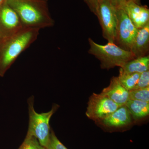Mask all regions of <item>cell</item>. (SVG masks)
Segmentation results:
<instances>
[{
	"mask_svg": "<svg viewBox=\"0 0 149 149\" xmlns=\"http://www.w3.org/2000/svg\"><path fill=\"white\" fill-rule=\"evenodd\" d=\"M6 2L17 14L24 28L40 30L54 25L47 0H6Z\"/></svg>",
	"mask_w": 149,
	"mask_h": 149,
	"instance_id": "1",
	"label": "cell"
},
{
	"mask_svg": "<svg viewBox=\"0 0 149 149\" xmlns=\"http://www.w3.org/2000/svg\"><path fill=\"white\" fill-rule=\"evenodd\" d=\"M40 29L23 28L0 43V76L6 72L23 52L37 40Z\"/></svg>",
	"mask_w": 149,
	"mask_h": 149,
	"instance_id": "2",
	"label": "cell"
},
{
	"mask_svg": "<svg viewBox=\"0 0 149 149\" xmlns=\"http://www.w3.org/2000/svg\"><path fill=\"white\" fill-rule=\"evenodd\" d=\"M90 47L88 53L95 56L100 62L101 68L109 70L116 67H122L135 57L130 51L125 50L114 43L101 45L88 39Z\"/></svg>",
	"mask_w": 149,
	"mask_h": 149,
	"instance_id": "3",
	"label": "cell"
},
{
	"mask_svg": "<svg viewBox=\"0 0 149 149\" xmlns=\"http://www.w3.org/2000/svg\"><path fill=\"white\" fill-rule=\"evenodd\" d=\"M34 96H32L27 100L29 121L27 134L35 137L40 144L45 148L50 136V120L59 106L54 104L49 111L38 113L34 108Z\"/></svg>",
	"mask_w": 149,
	"mask_h": 149,
	"instance_id": "4",
	"label": "cell"
},
{
	"mask_svg": "<svg viewBox=\"0 0 149 149\" xmlns=\"http://www.w3.org/2000/svg\"><path fill=\"white\" fill-rule=\"evenodd\" d=\"M96 16L101 27L103 37L108 42L114 43L117 22L116 8L107 0H98Z\"/></svg>",
	"mask_w": 149,
	"mask_h": 149,
	"instance_id": "5",
	"label": "cell"
},
{
	"mask_svg": "<svg viewBox=\"0 0 149 149\" xmlns=\"http://www.w3.org/2000/svg\"><path fill=\"white\" fill-rule=\"evenodd\" d=\"M116 9L117 22L114 43L125 50L130 51L138 29L133 24L125 11Z\"/></svg>",
	"mask_w": 149,
	"mask_h": 149,
	"instance_id": "6",
	"label": "cell"
},
{
	"mask_svg": "<svg viewBox=\"0 0 149 149\" xmlns=\"http://www.w3.org/2000/svg\"><path fill=\"white\" fill-rule=\"evenodd\" d=\"M120 106L101 93H94L89 98L85 114L91 120L100 122Z\"/></svg>",
	"mask_w": 149,
	"mask_h": 149,
	"instance_id": "7",
	"label": "cell"
},
{
	"mask_svg": "<svg viewBox=\"0 0 149 149\" xmlns=\"http://www.w3.org/2000/svg\"><path fill=\"white\" fill-rule=\"evenodd\" d=\"M24 28L16 13L5 1L0 6V31L3 39Z\"/></svg>",
	"mask_w": 149,
	"mask_h": 149,
	"instance_id": "8",
	"label": "cell"
},
{
	"mask_svg": "<svg viewBox=\"0 0 149 149\" xmlns=\"http://www.w3.org/2000/svg\"><path fill=\"white\" fill-rule=\"evenodd\" d=\"M123 9L138 29L144 27L149 22V9L147 6L129 2L120 8Z\"/></svg>",
	"mask_w": 149,
	"mask_h": 149,
	"instance_id": "9",
	"label": "cell"
},
{
	"mask_svg": "<svg viewBox=\"0 0 149 149\" xmlns=\"http://www.w3.org/2000/svg\"><path fill=\"white\" fill-rule=\"evenodd\" d=\"M101 93L120 106L125 105L129 100L128 91L120 84L117 77H112L109 85Z\"/></svg>",
	"mask_w": 149,
	"mask_h": 149,
	"instance_id": "10",
	"label": "cell"
},
{
	"mask_svg": "<svg viewBox=\"0 0 149 149\" xmlns=\"http://www.w3.org/2000/svg\"><path fill=\"white\" fill-rule=\"evenodd\" d=\"M132 118L127 107L123 105L100 122L109 128H121L130 124L132 121Z\"/></svg>",
	"mask_w": 149,
	"mask_h": 149,
	"instance_id": "11",
	"label": "cell"
},
{
	"mask_svg": "<svg viewBox=\"0 0 149 149\" xmlns=\"http://www.w3.org/2000/svg\"><path fill=\"white\" fill-rule=\"evenodd\" d=\"M130 52L135 58L148 55L149 52V22L138 30L130 48Z\"/></svg>",
	"mask_w": 149,
	"mask_h": 149,
	"instance_id": "12",
	"label": "cell"
},
{
	"mask_svg": "<svg viewBox=\"0 0 149 149\" xmlns=\"http://www.w3.org/2000/svg\"><path fill=\"white\" fill-rule=\"evenodd\" d=\"M125 105L134 120H141L149 115V102L129 100Z\"/></svg>",
	"mask_w": 149,
	"mask_h": 149,
	"instance_id": "13",
	"label": "cell"
},
{
	"mask_svg": "<svg viewBox=\"0 0 149 149\" xmlns=\"http://www.w3.org/2000/svg\"><path fill=\"white\" fill-rule=\"evenodd\" d=\"M125 72L141 73L149 70V56L139 57L127 62L120 68Z\"/></svg>",
	"mask_w": 149,
	"mask_h": 149,
	"instance_id": "14",
	"label": "cell"
},
{
	"mask_svg": "<svg viewBox=\"0 0 149 149\" xmlns=\"http://www.w3.org/2000/svg\"><path fill=\"white\" fill-rule=\"evenodd\" d=\"M140 75V73L125 72L120 68L119 75L117 77L122 86L127 91H130L136 86Z\"/></svg>",
	"mask_w": 149,
	"mask_h": 149,
	"instance_id": "15",
	"label": "cell"
},
{
	"mask_svg": "<svg viewBox=\"0 0 149 149\" xmlns=\"http://www.w3.org/2000/svg\"><path fill=\"white\" fill-rule=\"evenodd\" d=\"M129 100L149 102V87L128 91Z\"/></svg>",
	"mask_w": 149,
	"mask_h": 149,
	"instance_id": "16",
	"label": "cell"
},
{
	"mask_svg": "<svg viewBox=\"0 0 149 149\" xmlns=\"http://www.w3.org/2000/svg\"><path fill=\"white\" fill-rule=\"evenodd\" d=\"M18 149H46L35 137L26 135L22 143Z\"/></svg>",
	"mask_w": 149,
	"mask_h": 149,
	"instance_id": "17",
	"label": "cell"
},
{
	"mask_svg": "<svg viewBox=\"0 0 149 149\" xmlns=\"http://www.w3.org/2000/svg\"><path fill=\"white\" fill-rule=\"evenodd\" d=\"M45 148L46 149H68L58 140L52 128L49 142Z\"/></svg>",
	"mask_w": 149,
	"mask_h": 149,
	"instance_id": "18",
	"label": "cell"
},
{
	"mask_svg": "<svg viewBox=\"0 0 149 149\" xmlns=\"http://www.w3.org/2000/svg\"><path fill=\"white\" fill-rule=\"evenodd\" d=\"M147 87H149V70L140 74L138 83L134 89L143 88Z\"/></svg>",
	"mask_w": 149,
	"mask_h": 149,
	"instance_id": "19",
	"label": "cell"
},
{
	"mask_svg": "<svg viewBox=\"0 0 149 149\" xmlns=\"http://www.w3.org/2000/svg\"><path fill=\"white\" fill-rule=\"evenodd\" d=\"M116 8H120L123 5L129 2H134L139 5L141 4V0H107Z\"/></svg>",
	"mask_w": 149,
	"mask_h": 149,
	"instance_id": "20",
	"label": "cell"
},
{
	"mask_svg": "<svg viewBox=\"0 0 149 149\" xmlns=\"http://www.w3.org/2000/svg\"><path fill=\"white\" fill-rule=\"evenodd\" d=\"M90 10L96 15L98 0H84Z\"/></svg>",
	"mask_w": 149,
	"mask_h": 149,
	"instance_id": "21",
	"label": "cell"
},
{
	"mask_svg": "<svg viewBox=\"0 0 149 149\" xmlns=\"http://www.w3.org/2000/svg\"><path fill=\"white\" fill-rule=\"evenodd\" d=\"M3 38L2 35L1 31H0V43L3 41Z\"/></svg>",
	"mask_w": 149,
	"mask_h": 149,
	"instance_id": "22",
	"label": "cell"
},
{
	"mask_svg": "<svg viewBox=\"0 0 149 149\" xmlns=\"http://www.w3.org/2000/svg\"><path fill=\"white\" fill-rule=\"evenodd\" d=\"M6 0H0V6Z\"/></svg>",
	"mask_w": 149,
	"mask_h": 149,
	"instance_id": "23",
	"label": "cell"
},
{
	"mask_svg": "<svg viewBox=\"0 0 149 149\" xmlns=\"http://www.w3.org/2000/svg\"><path fill=\"white\" fill-rule=\"evenodd\" d=\"M47 1H48V0H47Z\"/></svg>",
	"mask_w": 149,
	"mask_h": 149,
	"instance_id": "24",
	"label": "cell"
}]
</instances>
